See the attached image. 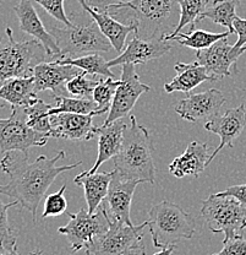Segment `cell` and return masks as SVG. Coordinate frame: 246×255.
Masks as SVG:
<instances>
[{"label": "cell", "mask_w": 246, "mask_h": 255, "mask_svg": "<svg viewBox=\"0 0 246 255\" xmlns=\"http://www.w3.org/2000/svg\"><path fill=\"white\" fill-rule=\"evenodd\" d=\"M65 151L60 150L54 157L42 155L34 161H28V156L21 151H9L0 162L1 171L10 177L9 183L0 185V194L12 198L23 209L31 212L33 221L37 219V209L47 190L55 178L64 172L75 169L82 162L70 166H57L60 159L65 158Z\"/></svg>", "instance_id": "6da1fadb"}, {"label": "cell", "mask_w": 246, "mask_h": 255, "mask_svg": "<svg viewBox=\"0 0 246 255\" xmlns=\"http://www.w3.org/2000/svg\"><path fill=\"white\" fill-rule=\"evenodd\" d=\"M116 20L135 25V36L142 39H164L175 31L180 18L178 0H130L107 10Z\"/></svg>", "instance_id": "7a4b0ae2"}, {"label": "cell", "mask_w": 246, "mask_h": 255, "mask_svg": "<svg viewBox=\"0 0 246 255\" xmlns=\"http://www.w3.org/2000/svg\"><path fill=\"white\" fill-rule=\"evenodd\" d=\"M155 146L145 127L140 126L136 117H130V124L124 129L121 150L113 158L115 171L121 177L155 184Z\"/></svg>", "instance_id": "3957f363"}, {"label": "cell", "mask_w": 246, "mask_h": 255, "mask_svg": "<svg viewBox=\"0 0 246 255\" xmlns=\"http://www.w3.org/2000/svg\"><path fill=\"white\" fill-rule=\"evenodd\" d=\"M147 221L153 246L161 249L192 238L196 230V223L191 215L166 200L151 207Z\"/></svg>", "instance_id": "277c9868"}, {"label": "cell", "mask_w": 246, "mask_h": 255, "mask_svg": "<svg viewBox=\"0 0 246 255\" xmlns=\"http://www.w3.org/2000/svg\"><path fill=\"white\" fill-rule=\"evenodd\" d=\"M47 60L50 58L41 42H18L11 28L6 27L5 37H0V86L10 79L32 76L34 66Z\"/></svg>", "instance_id": "5b68a950"}, {"label": "cell", "mask_w": 246, "mask_h": 255, "mask_svg": "<svg viewBox=\"0 0 246 255\" xmlns=\"http://www.w3.org/2000/svg\"><path fill=\"white\" fill-rule=\"evenodd\" d=\"M60 49V59L78 58L91 53H108L113 46L102 33L93 18L86 22H73L71 26L50 30Z\"/></svg>", "instance_id": "8992f818"}, {"label": "cell", "mask_w": 246, "mask_h": 255, "mask_svg": "<svg viewBox=\"0 0 246 255\" xmlns=\"http://www.w3.org/2000/svg\"><path fill=\"white\" fill-rule=\"evenodd\" d=\"M201 215L211 232L223 233V241L242 235L246 228V206L232 196L211 194L202 201Z\"/></svg>", "instance_id": "52a82bcc"}, {"label": "cell", "mask_w": 246, "mask_h": 255, "mask_svg": "<svg viewBox=\"0 0 246 255\" xmlns=\"http://www.w3.org/2000/svg\"><path fill=\"white\" fill-rule=\"evenodd\" d=\"M109 228L86 248L87 255H146L144 246V230L148 221L139 226L112 221Z\"/></svg>", "instance_id": "ba28073f"}, {"label": "cell", "mask_w": 246, "mask_h": 255, "mask_svg": "<svg viewBox=\"0 0 246 255\" xmlns=\"http://www.w3.org/2000/svg\"><path fill=\"white\" fill-rule=\"evenodd\" d=\"M48 139V135L28 126L25 107H12L9 118H0V151L2 152L21 151L28 156L31 147H42Z\"/></svg>", "instance_id": "9c48e42d"}, {"label": "cell", "mask_w": 246, "mask_h": 255, "mask_svg": "<svg viewBox=\"0 0 246 255\" xmlns=\"http://www.w3.org/2000/svg\"><path fill=\"white\" fill-rule=\"evenodd\" d=\"M108 228L109 222L99 207L94 214H89L84 209L76 214H69V222L58 228V232L65 236L73 252H79L86 249L98 236L107 232Z\"/></svg>", "instance_id": "30bf717a"}, {"label": "cell", "mask_w": 246, "mask_h": 255, "mask_svg": "<svg viewBox=\"0 0 246 255\" xmlns=\"http://www.w3.org/2000/svg\"><path fill=\"white\" fill-rule=\"evenodd\" d=\"M135 66L136 65L134 64H124L121 68L120 85L115 91L109 113L104 121V126L120 121L121 118L128 116L139 101L140 96L151 90L148 85L140 81Z\"/></svg>", "instance_id": "8fae6325"}, {"label": "cell", "mask_w": 246, "mask_h": 255, "mask_svg": "<svg viewBox=\"0 0 246 255\" xmlns=\"http://www.w3.org/2000/svg\"><path fill=\"white\" fill-rule=\"evenodd\" d=\"M139 184H141L140 180L121 177L114 169L107 196L99 206L107 219L134 226L130 219V210L135 189Z\"/></svg>", "instance_id": "7c38bea8"}, {"label": "cell", "mask_w": 246, "mask_h": 255, "mask_svg": "<svg viewBox=\"0 0 246 255\" xmlns=\"http://www.w3.org/2000/svg\"><path fill=\"white\" fill-rule=\"evenodd\" d=\"M226 103V97L219 90L211 89L200 94L187 95L175 106V112L184 121L197 123L216 118Z\"/></svg>", "instance_id": "4fadbf2b"}, {"label": "cell", "mask_w": 246, "mask_h": 255, "mask_svg": "<svg viewBox=\"0 0 246 255\" xmlns=\"http://www.w3.org/2000/svg\"><path fill=\"white\" fill-rule=\"evenodd\" d=\"M246 52V46L237 48L230 46L227 38L219 39L206 49L196 50V62L211 74L216 80L230 76V69Z\"/></svg>", "instance_id": "5bb4252c"}, {"label": "cell", "mask_w": 246, "mask_h": 255, "mask_svg": "<svg viewBox=\"0 0 246 255\" xmlns=\"http://www.w3.org/2000/svg\"><path fill=\"white\" fill-rule=\"evenodd\" d=\"M97 113H60L52 116V130L49 137L71 140V141H89L97 137V127L93 126V117Z\"/></svg>", "instance_id": "9a60e30c"}, {"label": "cell", "mask_w": 246, "mask_h": 255, "mask_svg": "<svg viewBox=\"0 0 246 255\" xmlns=\"http://www.w3.org/2000/svg\"><path fill=\"white\" fill-rule=\"evenodd\" d=\"M246 127V108L245 105L232 108L218 114L212 121L205 123V129L207 131L214 132L221 137L218 147L213 150L211 157L208 158L207 166L213 161V158L223 150L224 147H234V140H237Z\"/></svg>", "instance_id": "2e32d148"}, {"label": "cell", "mask_w": 246, "mask_h": 255, "mask_svg": "<svg viewBox=\"0 0 246 255\" xmlns=\"http://www.w3.org/2000/svg\"><path fill=\"white\" fill-rule=\"evenodd\" d=\"M82 73L81 69L69 64L57 62H43L34 66L33 79L37 92L49 91L53 96H70L66 90V84Z\"/></svg>", "instance_id": "e0dca14e"}, {"label": "cell", "mask_w": 246, "mask_h": 255, "mask_svg": "<svg viewBox=\"0 0 246 255\" xmlns=\"http://www.w3.org/2000/svg\"><path fill=\"white\" fill-rule=\"evenodd\" d=\"M14 10L18 18V25H20L21 31L30 34L34 39L41 42L52 62L60 59V49L55 42L54 36L44 27L43 22L37 14V10L34 9L31 0H20L15 5Z\"/></svg>", "instance_id": "ac0fdd59"}, {"label": "cell", "mask_w": 246, "mask_h": 255, "mask_svg": "<svg viewBox=\"0 0 246 255\" xmlns=\"http://www.w3.org/2000/svg\"><path fill=\"white\" fill-rule=\"evenodd\" d=\"M173 48L169 41L165 39H142L140 37L134 36V38L129 42L124 52L119 57L109 60V68L124 64H145L150 60L158 59L163 57Z\"/></svg>", "instance_id": "d6986e66"}, {"label": "cell", "mask_w": 246, "mask_h": 255, "mask_svg": "<svg viewBox=\"0 0 246 255\" xmlns=\"http://www.w3.org/2000/svg\"><path fill=\"white\" fill-rule=\"evenodd\" d=\"M210 150L207 143L191 141L187 145L185 152L174 158L169 164V172L176 178H184L186 175H194L197 178L207 167V161L211 157Z\"/></svg>", "instance_id": "ffe728a7"}, {"label": "cell", "mask_w": 246, "mask_h": 255, "mask_svg": "<svg viewBox=\"0 0 246 255\" xmlns=\"http://www.w3.org/2000/svg\"><path fill=\"white\" fill-rule=\"evenodd\" d=\"M81 4L82 9L87 12L98 25L99 30L102 31V33L109 39V42L112 43L113 49H115L116 52H121L125 46L126 37L131 33V32L136 31V26L135 25H126V23L120 22L119 20H116L115 17H113L112 15L108 14L107 11H98V10L93 9V7L89 6L84 0H78Z\"/></svg>", "instance_id": "44dd1931"}, {"label": "cell", "mask_w": 246, "mask_h": 255, "mask_svg": "<svg viewBox=\"0 0 246 255\" xmlns=\"http://www.w3.org/2000/svg\"><path fill=\"white\" fill-rule=\"evenodd\" d=\"M39 98L37 97L33 76L14 78L0 86V108L5 105L10 107H30Z\"/></svg>", "instance_id": "7402d4cb"}, {"label": "cell", "mask_w": 246, "mask_h": 255, "mask_svg": "<svg viewBox=\"0 0 246 255\" xmlns=\"http://www.w3.org/2000/svg\"><path fill=\"white\" fill-rule=\"evenodd\" d=\"M176 76L170 82L164 85V90L168 94L171 92H184L189 94L195 87L200 86L206 81H217L216 79L206 70L205 66L198 62L194 63H176L174 65Z\"/></svg>", "instance_id": "603a6c76"}, {"label": "cell", "mask_w": 246, "mask_h": 255, "mask_svg": "<svg viewBox=\"0 0 246 255\" xmlns=\"http://www.w3.org/2000/svg\"><path fill=\"white\" fill-rule=\"evenodd\" d=\"M126 124L121 121L113 122V123L100 128H97V137H98V155L94 162L93 167L89 169V173H96L99 167L105 161L114 158L121 150L124 139V129Z\"/></svg>", "instance_id": "cb8c5ba5"}, {"label": "cell", "mask_w": 246, "mask_h": 255, "mask_svg": "<svg viewBox=\"0 0 246 255\" xmlns=\"http://www.w3.org/2000/svg\"><path fill=\"white\" fill-rule=\"evenodd\" d=\"M113 174H114V171L102 172V173H97V172L89 173L88 171H84L76 175L74 179L76 185L83 188L84 199H86L89 214H94L107 196Z\"/></svg>", "instance_id": "d4e9b609"}, {"label": "cell", "mask_w": 246, "mask_h": 255, "mask_svg": "<svg viewBox=\"0 0 246 255\" xmlns=\"http://www.w3.org/2000/svg\"><path fill=\"white\" fill-rule=\"evenodd\" d=\"M240 5V0H214L211 6L202 12L198 18L201 22L205 18L213 21L214 23L223 26L230 33H235L233 22L237 17V9Z\"/></svg>", "instance_id": "484cf974"}, {"label": "cell", "mask_w": 246, "mask_h": 255, "mask_svg": "<svg viewBox=\"0 0 246 255\" xmlns=\"http://www.w3.org/2000/svg\"><path fill=\"white\" fill-rule=\"evenodd\" d=\"M55 62L74 65L92 76L98 75L103 76V78H115V75L108 65V62L102 55H99V53H91V54L81 55L78 58H66V59L55 60Z\"/></svg>", "instance_id": "4316f807"}, {"label": "cell", "mask_w": 246, "mask_h": 255, "mask_svg": "<svg viewBox=\"0 0 246 255\" xmlns=\"http://www.w3.org/2000/svg\"><path fill=\"white\" fill-rule=\"evenodd\" d=\"M210 0H178L179 7H180V18L176 26L175 31L171 34L166 36L165 41H171L173 37L180 32L184 27L189 26L190 30H194L201 14L207 9Z\"/></svg>", "instance_id": "83f0119b"}, {"label": "cell", "mask_w": 246, "mask_h": 255, "mask_svg": "<svg viewBox=\"0 0 246 255\" xmlns=\"http://www.w3.org/2000/svg\"><path fill=\"white\" fill-rule=\"evenodd\" d=\"M54 100L57 102V106L49 110L50 117L60 113H97V116H100L98 106L93 100L74 97V96H57V97H54Z\"/></svg>", "instance_id": "f1b7e54d"}, {"label": "cell", "mask_w": 246, "mask_h": 255, "mask_svg": "<svg viewBox=\"0 0 246 255\" xmlns=\"http://www.w3.org/2000/svg\"><path fill=\"white\" fill-rule=\"evenodd\" d=\"M229 34H232L229 31L213 33V32L194 28V30H190L189 33H178L175 37L171 38V41H176L181 46L191 48V49L201 50L211 47L216 42H218L219 39L228 38Z\"/></svg>", "instance_id": "f546056e"}, {"label": "cell", "mask_w": 246, "mask_h": 255, "mask_svg": "<svg viewBox=\"0 0 246 255\" xmlns=\"http://www.w3.org/2000/svg\"><path fill=\"white\" fill-rule=\"evenodd\" d=\"M53 106L44 102L43 100H38L30 107H26V116H27V124L33 130L38 132H43L49 136L52 130V117L49 116V110Z\"/></svg>", "instance_id": "4dcf8cb0"}, {"label": "cell", "mask_w": 246, "mask_h": 255, "mask_svg": "<svg viewBox=\"0 0 246 255\" xmlns=\"http://www.w3.org/2000/svg\"><path fill=\"white\" fill-rule=\"evenodd\" d=\"M119 85H120V79L115 80L113 78L102 79L98 82V85H97L93 91V101L98 106L99 114L109 112Z\"/></svg>", "instance_id": "1f68e13d"}, {"label": "cell", "mask_w": 246, "mask_h": 255, "mask_svg": "<svg viewBox=\"0 0 246 255\" xmlns=\"http://www.w3.org/2000/svg\"><path fill=\"white\" fill-rule=\"evenodd\" d=\"M88 74L82 71L78 76L71 79L70 81L66 84V90L68 94L74 97H80V98H88V100H93V91L96 86L98 85L99 80H92L87 79Z\"/></svg>", "instance_id": "d6a6232c"}, {"label": "cell", "mask_w": 246, "mask_h": 255, "mask_svg": "<svg viewBox=\"0 0 246 255\" xmlns=\"http://www.w3.org/2000/svg\"><path fill=\"white\" fill-rule=\"evenodd\" d=\"M17 201L5 204L0 200V244L9 248H15L16 246L17 237L14 231L11 230L9 225V217H7V211L10 207L17 205Z\"/></svg>", "instance_id": "836d02e7"}, {"label": "cell", "mask_w": 246, "mask_h": 255, "mask_svg": "<svg viewBox=\"0 0 246 255\" xmlns=\"http://www.w3.org/2000/svg\"><path fill=\"white\" fill-rule=\"evenodd\" d=\"M66 190V184L62 185L57 193L50 194L46 198L44 201V210L42 214V219H47V217H55L60 216L66 211L68 209V201L64 196V193Z\"/></svg>", "instance_id": "e575fe53"}, {"label": "cell", "mask_w": 246, "mask_h": 255, "mask_svg": "<svg viewBox=\"0 0 246 255\" xmlns=\"http://www.w3.org/2000/svg\"><path fill=\"white\" fill-rule=\"evenodd\" d=\"M38 5H41L44 10L55 20L60 21L65 26L73 25V21L65 14L64 10V1L65 0H34Z\"/></svg>", "instance_id": "d590c367"}, {"label": "cell", "mask_w": 246, "mask_h": 255, "mask_svg": "<svg viewBox=\"0 0 246 255\" xmlns=\"http://www.w3.org/2000/svg\"><path fill=\"white\" fill-rule=\"evenodd\" d=\"M212 255H246V239L242 235L223 241V248Z\"/></svg>", "instance_id": "8d00e7d4"}, {"label": "cell", "mask_w": 246, "mask_h": 255, "mask_svg": "<svg viewBox=\"0 0 246 255\" xmlns=\"http://www.w3.org/2000/svg\"><path fill=\"white\" fill-rule=\"evenodd\" d=\"M219 196H232V198L237 199L242 205L246 206V184L242 185H233V187L227 188L226 190L217 193Z\"/></svg>", "instance_id": "74e56055"}, {"label": "cell", "mask_w": 246, "mask_h": 255, "mask_svg": "<svg viewBox=\"0 0 246 255\" xmlns=\"http://www.w3.org/2000/svg\"><path fill=\"white\" fill-rule=\"evenodd\" d=\"M233 27H234L235 33L238 34V41L234 44V47L242 48L246 46V18L237 16L234 22H233Z\"/></svg>", "instance_id": "f35d334b"}, {"label": "cell", "mask_w": 246, "mask_h": 255, "mask_svg": "<svg viewBox=\"0 0 246 255\" xmlns=\"http://www.w3.org/2000/svg\"><path fill=\"white\" fill-rule=\"evenodd\" d=\"M84 1L91 7L98 10V11H107L110 6L123 4V2H128L130 0H84Z\"/></svg>", "instance_id": "ab89813d"}, {"label": "cell", "mask_w": 246, "mask_h": 255, "mask_svg": "<svg viewBox=\"0 0 246 255\" xmlns=\"http://www.w3.org/2000/svg\"><path fill=\"white\" fill-rule=\"evenodd\" d=\"M0 255H21L17 252V247L15 248H9V247H4L0 244Z\"/></svg>", "instance_id": "60d3db41"}, {"label": "cell", "mask_w": 246, "mask_h": 255, "mask_svg": "<svg viewBox=\"0 0 246 255\" xmlns=\"http://www.w3.org/2000/svg\"><path fill=\"white\" fill-rule=\"evenodd\" d=\"M174 251H175V246H170V247H168V248H163L162 251L158 252V253H156L153 255H171Z\"/></svg>", "instance_id": "b9f144b4"}, {"label": "cell", "mask_w": 246, "mask_h": 255, "mask_svg": "<svg viewBox=\"0 0 246 255\" xmlns=\"http://www.w3.org/2000/svg\"><path fill=\"white\" fill-rule=\"evenodd\" d=\"M28 255H43V253H42L41 251H34V252H31Z\"/></svg>", "instance_id": "7bdbcfd3"}, {"label": "cell", "mask_w": 246, "mask_h": 255, "mask_svg": "<svg viewBox=\"0 0 246 255\" xmlns=\"http://www.w3.org/2000/svg\"><path fill=\"white\" fill-rule=\"evenodd\" d=\"M0 169H1V167H0Z\"/></svg>", "instance_id": "ee69618b"}]
</instances>
